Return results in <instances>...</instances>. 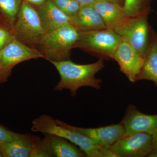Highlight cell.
I'll use <instances>...</instances> for the list:
<instances>
[{
    "label": "cell",
    "mask_w": 157,
    "mask_h": 157,
    "mask_svg": "<svg viewBox=\"0 0 157 157\" xmlns=\"http://www.w3.org/2000/svg\"><path fill=\"white\" fill-rule=\"evenodd\" d=\"M58 71L60 80L55 87L54 90H69L72 97L77 94L78 89L89 86L99 90L102 81L96 78L95 75L104 67V60L88 64H78L70 60L51 62Z\"/></svg>",
    "instance_id": "1"
},
{
    "label": "cell",
    "mask_w": 157,
    "mask_h": 157,
    "mask_svg": "<svg viewBox=\"0 0 157 157\" xmlns=\"http://www.w3.org/2000/svg\"><path fill=\"white\" fill-rule=\"evenodd\" d=\"M34 132L57 135L78 147L88 157H114L110 148L98 145L85 135L58 124L53 117L43 114L32 122Z\"/></svg>",
    "instance_id": "2"
},
{
    "label": "cell",
    "mask_w": 157,
    "mask_h": 157,
    "mask_svg": "<svg viewBox=\"0 0 157 157\" xmlns=\"http://www.w3.org/2000/svg\"><path fill=\"white\" fill-rule=\"evenodd\" d=\"M78 33L73 26L67 24L45 34L40 39L36 49L41 52L44 58L50 62L70 60L71 49L74 48Z\"/></svg>",
    "instance_id": "3"
},
{
    "label": "cell",
    "mask_w": 157,
    "mask_h": 157,
    "mask_svg": "<svg viewBox=\"0 0 157 157\" xmlns=\"http://www.w3.org/2000/svg\"><path fill=\"white\" fill-rule=\"evenodd\" d=\"M13 28L16 39L36 49L40 39L47 33L36 9L25 0H23Z\"/></svg>",
    "instance_id": "4"
},
{
    "label": "cell",
    "mask_w": 157,
    "mask_h": 157,
    "mask_svg": "<svg viewBox=\"0 0 157 157\" xmlns=\"http://www.w3.org/2000/svg\"><path fill=\"white\" fill-rule=\"evenodd\" d=\"M78 33L74 48H80L103 60L111 59V56L121 39V37L111 29Z\"/></svg>",
    "instance_id": "5"
},
{
    "label": "cell",
    "mask_w": 157,
    "mask_h": 157,
    "mask_svg": "<svg viewBox=\"0 0 157 157\" xmlns=\"http://www.w3.org/2000/svg\"><path fill=\"white\" fill-rule=\"evenodd\" d=\"M148 15L128 17L113 29L144 57L150 41L151 26L147 21Z\"/></svg>",
    "instance_id": "6"
},
{
    "label": "cell",
    "mask_w": 157,
    "mask_h": 157,
    "mask_svg": "<svg viewBox=\"0 0 157 157\" xmlns=\"http://www.w3.org/2000/svg\"><path fill=\"white\" fill-rule=\"evenodd\" d=\"M39 58H43V56L39 50L14 39L0 51V82L7 81L15 65Z\"/></svg>",
    "instance_id": "7"
},
{
    "label": "cell",
    "mask_w": 157,
    "mask_h": 157,
    "mask_svg": "<svg viewBox=\"0 0 157 157\" xmlns=\"http://www.w3.org/2000/svg\"><path fill=\"white\" fill-rule=\"evenodd\" d=\"M110 149L114 157H147L153 151V136L144 133L125 134Z\"/></svg>",
    "instance_id": "8"
},
{
    "label": "cell",
    "mask_w": 157,
    "mask_h": 157,
    "mask_svg": "<svg viewBox=\"0 0 157 157\" xmlns=\"http://www.w3.org/2000/svg\"><path fill=\"white\" fill-rule=\"evenodd\" d=\"M111 58L117 62L121 72L126 76L129 81L132 82H137V76L144 63V57L143 56L121 38Z\"/></svg>",
    "instance_id": "9"
},
{
    "label": "cell",
    "mask_w": 157,
    "mask_h": 157,
    "mask_svg": "<svg viewBox=\"0 0 157 157\" xmlns=\"http://www.w3.org/2000/svg\"><path fill=\"white\" fill-rule=\"evenodd\" d=\"M57 123L82 134L98 145L110 148L117 140L125 134L121 123L97 128H79L70 125L59 120L55 119Z\"/></svg>",
    "instance_id": "10"
},
{
    "label": "cell",
    "mask_w": 157,
    "mask_h": 157,
    "mask_svg": "<svg viewBox=\"0 0 157 157\" xmlns=\"http://www.w3.org/2000/svg\"><path fill=\"white\" fill-rule=\"evenodd\" d=\"M121 123L126 135L144 133L153 136L157 132V114H145L133 104L127 107Z\"/></svg>",
    "instance_id": "11"
},
{
    "label": "cell",
    "mask_w": 157,
    "mask_h": 157,
    "mask_svg": "<svg viewBox=\"0 0 157 157\" xmlns=\"http://www.w3.org/2000/svg\"><path fill=\"white\" fill-rule=\"evenodd\" d=\"M41 138L31 134L15 133L10 141L0 142L3 157H31Z\"/></svg>",
    "instance_id": "12"
},
{
    "label": "cell",
    "mask_w": 157,
    "mask_h": 157,
    "mask_svg": "<svg viewBox=\"0 0 157 157\" xmlns=\"http://www.w3.org/2000/svg\"><path fill=\"white\" fill-rule=\"evenodd\" d=\"M70 23L78 32L107 29L100 14L91 5L81 6L70 17Z\"/></svg>",
    "instance_id": "13"
},
{
    "label": "cell",
    "mask_w": 157,
    "mask_h": 157,
    "mask_svg": "<svg viewBox=\"0 0 157 157\" xmlns=\"http://www.w3.org/2000/svg\"><path fill=\"white\" fill-rule=\"evenodd\" d=\"M35 8L46 33L56 30L70 23V17L58 8L51 0Z\"/></svg>",
    "instance_id": "14"
},
{
    "label": "cell",
    "mask_w": 157,
    "mask_h": 157,
    "mask_svg": "<svg viewBox=\"0 0 157 157\" xmlns=\"http://www.w3.org/2000/svg\"><path fill=\"white\" fill-rule=\"evenodd\" d=\"M44 148L49 152L52 157H82L86 156L84 152L76 145L72 144L69 140L57 135L44 134L41 139Z\"/></svg>",
    "instance_id": "15"
},
{
    "label": "cell",
    "mask_w": 157,
    "mask_h": 157,
    "mask_svg": "<svg viewBox=\"0 0 157 157\" xmlns=\"http://www.w3.org/2000/svg\"><path fill=\"white\" fill-rule=\"evenodd\" d=\"M91 6L100 14L107 29H114L128 17L123 6L119 3L103 1Z\"/></svg>",
    "instance_id": "16"
},
{
    "label": "cell",
    "mask_w": 157,
    "mask_h": 157,
    "mask_svg": "<svg viewBox=\"0 0 157 157\" xmlns=\"http://www.w3.org/2000/svg\"><path fill=\"white\" fill-rule=\"evenodd\" d=\"M150 80L157 86V33L151 27L149 45L144 56V61L137 81Z\"/></svg>",
    "instance_id": "17"
},
{
    "label": "cell",
    "mask_w": 157,
    "mask_h": 157,
    "mask_svg": "<svg viewBox=\"0 0 157 157\" xmlns=\"http://www.w3.org/2000/svg\"><path fill=\"white\" fill-rule=\"evenodd\" d=\"M23 0H0L1 16L13 26Z\"/></svg>",
    "instance_id": "18"
},
{
    "label": "cell",
    "mask_w": 157,
    "mask_h": 157,
    "mask_svg": "<svg viewBox=\"0 0 157 157\" xmlns=\"http://www.w3.org/2000/svg\"><path fill=\"white\" fill-rule=\"evenodd\" d=\"M123 8L128 17L149 14L150 12L147 0H124Z\"/></svg>",
    "instance_id": "19"
},
{
    "label": "cell",
    "mask_w": 157,
    "mask_h": 157,
    "mask_svg": "<svg viewBox=\"0 0 157 157\" xmlns=\"http://www.w3.org/2000/svg\"><path fill=\"white\" fill-rule=\"evenodd\" d=\"M16 39L13 26L0 15V51Z\"/></svg>",
    "instance_id": "20"
},
{
    "label": "cell",
    "mask_w": 157,
    "mask_h": 157,
    "mask_svg": "<svg viewBox=\"0 0 157 157\" xmlns=\"http://www.w3.org/2000/svg\"><path fill=\"white\" fill-rule=\"evenodd\" d=\"M54 4L70 17L76 14L81 5L76 0H51Z\"/></svg>",
    "instance_id": "21"
},
{
    "label": "cell",
    "mask_w": 157,
    "mask_h": 157,
    "mask_svg": "<svg viewBox=\"0 0 157 157\" xmlns=\"http://www.w3.org/2000/svg\"><path fill=\"white\" fill-rule=\"evenodd\" d=\"M16 132H12L0 124V142L10 141L13 139Z\"/></svg>",
    "instance_id": "22"
},
{
    "label": "cell",
    "mask_w": 157,
    "mask_h": 157,
    "mask_svg": "<svg viewBox=\"0 0 157 157\" xmlns=\"http://www.w3.org/2000/svg\"><path fill=\"white\" fill-rule=\"evenodd\" d=\"M76 2H78L81 6H88V5H92L94 3L97 2H100V1H109V2H115L118 3V0H76Z\"/></svg>",
    "instance_id": "23"
},
{
    "label": "cell",
    "mask_w": 157,
    "mask_h": 157,
    "mask_svg": "<svg viewBox=\"0 0 157 157\" xmlns=\"http://www.w3.org/2000/svg\"><path fill=\"white\" fill-rule=\"evenodd\" d=\"M28 2L33 6L34 7L41 6L43 3L49 0H25Z\"/></svg>",
    "instance_id": "24"
},
{
    "label": "cell",
    "mask_w": 157,
    "mask_h": 157,
    "mask_svg": "<svg viewBox=\"0 0 157 157\" xmlns=\"http://www.w3.org/2000/svg\"><path fill=\"white\" fill-rule=\"evenodd\" d=\"M157 149V132L153 136V150Z\"/></svg>",
    "instance_id": "25"
},
{
    "label": "cell",
    "mask_w": 157,
    "mask_h": 157,
    "mask_svg": "<svg viewBox=\"0 0 157 157\" xmlns=\"http://www.w3.org/2000/svg\"><path fill=\"white\" fill-rule=\"evenodd\" d=\"M147 157H157V149L153 150Z\"/></svg>",
    "instance_id": "26"
},
{
    "label": "cell",
    "mask_w": 157,
    "mask_h": 157,
    "mask_svg": "<svg viewBox=\"0 0 157 157\" xmlns=\"http://www.w3.org/2000/svg\"><path fill=\"white\" fill-rule=\"evenodd\" d=\"M0 157H3L2 155V153H1V151H0Z\"/></svg>",
    "instance_id": "27"
},
{
    "label": "cell",
    "mask_w": 157,
    "mask_h": 157,
    "mask_svg": "<svg viewBox=\"0 0 157 157\" xmlns=\"http://www.w3.org/2000/svg\"><path fill=\"white\" fill-rule=\"evenodd\" d=\"M118 1H119V0H118Z\"/></svg>",
    "instance_id": "28"
}]
</instances>
